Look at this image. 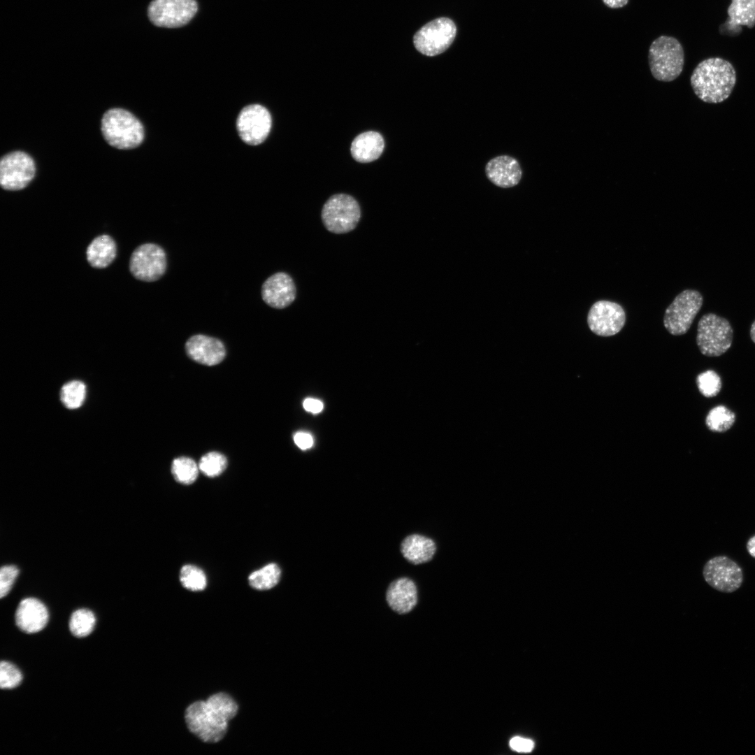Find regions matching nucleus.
I'll return each instance as SVG.
<instances>
[{"label":"nucleus","instance_id":"1","mask_svg":"<svg viewBox=\"0 0 755 755\" xmlns=\"http://www.w3.org/2000/svg\"><path fill=\"white\" fill-rule=\"evenodd\" d=\"M238 706L226 693L210 696L206 700L189 705L185 713L189 731L204 742L220 741L228 728V723L237 714Z\"/></svg>","mask_w":755,"mask_h":755},{"label":"nucleus","instance_id":"2","mask_svg":"<svg viewBox=\"0 0 755 755\" xmlns=\"http://www.w3.org/2000/svg\"><path fill=\"white\" fill-rule=\"evenodd\" d=\"M690 82L694 93L700 100L718 103L728 99L731 94L736 82V72L728 61L711 57L696 66Z\"/></svg>","mask_w":755,"mask_h":755},{"label":"nucleus","instance_id":"3","mask_svg":"<svg viewBox=\"0 0 755 755\" xmlns=\"http://www.w3.org/2000/svg\"><path fill=\"white\" fill-rule=\"evenodd\" d=\"M101 131L110 145L121 150L136 148L144 139L141 122L122 108H111L103 114Z\"/></svg>","mask_w":755,"mask_h":755},{"label":"nucleus","instance_id":"4","mask_svg":"<svg viewBox=\"0 0 755 755\" xmlns=\"http://www.w3.org/2000/svg\"><path fill=\"white\" fill-rule=\"evenodd\" d=\"M649 65L653 77L663 82H670L682 73L684 66V50L675 38L661 36L655 39L649 49Z\"/></svg>","mask_w":755,"mask_h":755},{"label":"nucleus","instance_id":"5","mask_svg":"<svg viewBox=\"0 0 755 755\" xmlns=\"http://www.w3.org/2000/svg\"><path fill=\"white\" fill-rule=\"evenodd\" d=\"M733 333V329L726 319L708 313L698 322L697 345L703 355L719 357L731 347Z\"/></svg>","mask_w":755,"mask_h":755},{"label":"nucleus","instance_id":"6","mask_svg":"<svg viewBox=\"0 0 755 755\" xmlns=\"http://www.w3.org/2000/svg\"><path fill=\"white\" fill-rule=\"evenodd\" d=\"M321 216L324 226L329 231L336 234L346 233L357 226L361 218V209L354 198L338 194L326 201Z\"/></svg>","mask_w":755,"mask_h":755},{"label":"nucleus","instance_id":"7","mask_svg":"<svg viewBox=\"0 0 755 755\" xmlns=\"http://www.w3.org/2000/svg\"><path fill=\"white\" fill-rule=\"evenodd\" d=\"M703 305V296L696 290L680 293L667 308L663 317L666 330L674 336L686 333Z\"/></svg>","mask_w":755,"mask_h":755},{"label":"nucleus","instance_id":"8","mask_svg":"<svg viewBox=\"0 0 755 755\" xmlns=\"http://www.w3.org/2000/svg\"><path fill=\"white\" fill-rule=\"evenodd\" d=\"M456 29L447 17L437 18L423 26L414 36L416 49L426 56H436L445 52L453 42Z\"/></svg>","mask_w":755,"mask_h":755},{"label":"nucleus","instance_id":"9","mask_svg":"<svg viewBox=\"0 0 755 755\" xmlns=\"http://www.w3.org/2000/svg\"><path fill=\"white\" fill-rule=\"evenodd\" d=\"M197 9L195 0H153L148 6V14L154 25L175 28L187 24Z\"/></svg>","mask_w":755,"mask_h":755},{"label":"nucleus","instance_id":"10","mask_svg":"<svg viewBox=\"0 0 755 755\" xmlns=\"http://www.w3.org/2000/svg\"><path fill=\"white\" fill-rule=\"evenodd\" d=\"M167 268L166 254L164 249L154 243H145L131 254L129 269L138 280L154 282L159 280Z\"/></svg>","mask_w":755,"mask_h":755},{"label":"nucleus","instance_id":"11","mask_svg":"<svg viewBox=\"0 0 755 755\" xmlns=\"http://www.w3.org/2000/svg\"><path fill=\"white\" fill-rule=\"evenodd\" d=\"M33 159L22 151L10 152L0 161V184L6 190H20L26 187L35 175Z\"/></svg>","mask_w":755,"mask_h":755},{"label":"nucleus","instance_id":"12","mask_svg":"<svg viewBox=\"0 0 755 755\" xmlns=\"http://www.w3.org/2000/svg\"><path fill=\"white\" fill-rule=\"evenodd\" d=\"M705 582L714 589L731 593L738 589L743 582L740 566L726 556H717L708 560L703 570Z\"/></svg>","mask_w":755,"mask_h":755},{"label":"nucleus","instance_id":"13","mask_svg":"<svg viewBox=\"0 0 755 755\" xmlns=\"http://www.w3.org/2000/svg\"><path fill=\"white\" fill-rule=\"evenodd\" d=\"M272 124L268 110L259 104L245 107L239 113L236 127L241 139L249 145L261 143L268 136Z\"/></svg>","mask_w":755,"mask_h":755},{"label":"nucleus","instance_id":"14","mask_svg":"<svg viewBox=\"0 0 755 755\" xmlns=\"http://www.w3.org/2000/svg\"><path fill=\"white\" fill-rule=\"evenodd\" d=\"M626 322V314L618 303L601 300L589 310L587 323L590 330L600 336H612L619 333Z\"/></svg>","mask_w":755,"mask_h":755},{"label":"nucleus","instance_id":"15","mask_svg":"<svg viewBox=\"0 0 755 755\" xmlns=\"http://www.w3.org/2000/svg\"><path fill=\"white\" fill-rule=\"evenodd\" d=\"M296 288L292 277L285 272H278L268 278L261 287V297L269 306L283 309L292 303Z\"/></svg>","mask_w":755,"mask_h":755},{"label":"nucleus","instance_id":"16","mask_svg":"<svg viewBox=\"0 0 755 755\" xmlns=\"http://www.w3.org/2000/svg\"><path fill=\"white\" fill-rule=\"evenodd\" d=\"M185 350L192 359L207 366L220 363L226 354L224 345L221 340L202 334L190 337L186 342Z\"/></svg>","mask_w":755,"mask_h":755},{"label":"nucleus","instance_id":"17","mask_svg":"<svg viewBox=\"0 0 755 755\" xmlns=\"http://www.w3.org/2000/svg\"><path fill=\"white\" fill-rule=\"evenodd\" d=\"M48 617V609L41 601L35 598H27L22 600L17 606L15 622L22 631L34 633L45 628Z\"/></svg>","mask_w":755,"mask_h":755},{"label":"nucleus","instance_id":"18","mask_svg":"<svg viewBox=\"0 0 755 755\" xmlns=\"http://www.w3.org/2000/svg\"><path fill=\"white\" fill-rule=\"evenodd\" d=\"M485 172L493 184L503 188L515 186L522 175L517 160L508 155L496 157L489 160L486 165Z\"/></svg>","mask_w":755,"mask_h":755},{"label":"nucleus","instance_id":"19","mask_svg":"<svg viewBox=\"0 0 755 755\" xmlns=\"http://www.w3.org/2000/svg\"><path fill=\"white\" fill-rule=\"evenodd\" d=\"M728 19L720 26L723 34L734 36L742 31V26H755V0H731L727 9Z\"/></svg>","mask_w":755,"mask_h":755},{"label":"nucleus","instance_id":"20","mask_svg":"<svg viewBox=\"0 0 755 755\" xmlns=\"http://www.w3.org/2000/svg\"><path fill=\"white\" fill-rule=\"evenodd\" d=\"M389 606L398 614L411 611L417 603V589L412 580L399 578L390 584L387 594Z\"/></svg>","mask_w":755,"mask_h":755},{"label":"nucleus","instance_id":"21","mask_svg":"<svg viewBox=\"0 0 755 755\" xmlns=\"http://www.w3.org/2000/svg\"><path fill=\"white\" fill-rule=\"evenodd\" d=\"M401 551L410 563L418 565L430 561L436 552V542L419 534L407 536L402 542Z\"/></svg>","mask_w":755,"mask_h":755},{"label":"nucleus","instance_id":"22","mask_svg":"<svg viewBox=\"0 0 755 755\" xmlns=\"http://www.w3.org/2000/svg\"><path fill=\"white\" fill-rule=\"evenodd\" d=\"M384 148V142L381 134L369 131L360 134L354 139L350 151L355 160L368 163L379 158Z\"/></svg>","mask_w":755,"mask_h":755},{"label":"nucleus","instance_id":"23","mask_svg":"<svg viewBox=\"0 0 755 755\" xmlns=\"http://www.w3.org/2000/svg\"><path fill=\"white\" fill-rule=\"evenodd\" d=\"M87 259L94 268H103L115 259L117 247L114 240L108 235L95 238L87 249Z\"/></svg>","mask_w":755,"mask_h":755},{"label":"nucleus","instance_id":"24","mask_svg":"<svg viewBox=\"0 0 755 755\" xmlns=\"http://www.w3.org/2000/svg\"><path fill=\"white\" fill-rule=\"evenodd\" d=\"M281 570L275 563H268L261 568L252 573L248 581L250 585L257 590H268L278 584L280 581Z\"/></svg>","mask_w":755,"mask_h":755},{"label":"nucleus","instance_id":"25","mask_svg":"<svg viewBox=\"0 0 755 755\" xmlns=\"http://www.w3.org/2000/svg\"><path fill=\"white\" fill-rule=\"evenodd\" d=\"M735 421L733 412L724 405L711 409L705 418V424L712 431L723 433L730 429Z\"/></svg>","mask_w":755,"mask_h":755},{"label":"nucleus","instance_id":"26","mask_svg":"<svg viewBox=\"0 0 755 755\" xmlns=\"http://www.w3.org/2000/svg\"><path fill=\"white\" fill-rule=\"evenodd\" d=\"M96 618L94 613L87 609L76 610L69 620V629L71 633L78 638L89 635L94 630Z\"/></svg>","mask_w":755,"mask_h":755},{"label":"nucleus","instance_id":"27","mask_svg":"<svg viewBox=\"0 0 755 755\" xmlns=\"http://www.w3.org/2000/svg\"><path fill=\"white\" fill-rule=\"evenodd\" d=\"M199 470V465L193 459L185 456L174 459L171 466L175 480L183 484L193 483L198 477Z\"/></svg>","mask_w":755,"mask_h":755},{"label":"nucleus","instance_id":"28","mask_svg":"<svg viewBox=\"0 0 755 755\" xmlns=\"http://www.w3.org/2000/svg\"><path fill=\"white\" fill-rule=\"evenodd\" d=\"M85 394L86 387L85 384L78 380H73L62 387L61 400L66 408L76 409L83 403Z\"/></svg>","mask_w":755,"mask_h":755},{"label":"nucleus","instance_id":"29","mask_svg":"<svg viewBox=\"0 0 755 755\" xmlns=\"http://www.w3.org/2000/svg\"><path fill=\"white\" fill-rule=\"evenodd\" d=\"M180 580L185 588L192 591H202L207 584L206 577L203 571L193 565H185L181 568Z\"/></svg>","mask_w":755,"mask_h":755},{"label":"nucleus","instance_id":"30","mask_svg":"<svg viewBox=\"0 0 755 755\" xmlns=\"http://www.w3.org/2000/svg\"><path fill=\"white\" fill-rule=\"evenodd\" d=\"M226 466L227 460L224 455L220 452H211L201 457L199 468L206 476L213 477L222 474Z\"/></svg>","mask_w":755,"mask_h":755},{"label":"nucleus","instance_id":"31","mask_svg":"<svg viewBox=\"0 0 755 755\" xmlns=\"http://www.w3.org/2000/svg\"><path fill=\"white\" fill-rule=\"evenodd\" d=\"M699 391L705 397L716 396L721 389V380L719 375L712 370L700 373L696 378Z\"/></svg>","mask_w":755,"mask_h":755},{"label":"nucleus","instance_id":"32","mask_svg":"<svg viewBox=\"0 0 755 755\" xmlns=\"http://www.w3.org/2000/svg\"><path fill=\"white\" fill-rule=\"evenodd\" d=\"M22 675L13 664L1 661L0 664V686L2 689H13L22 682Z\"/></svg>","mask_w":755,"mask_h":755},{"label":"nucleus","instance_id":"33","mask_svg":"<svg viewBox=\"0 0 755 755\" xmlns=\"http://www.w3.org/2000/svg\"><path fill=\"white\" fill-rule=\"evenodd\" d=\"M19 573L18 568L12 565L4 566L0 570V596L4 597L10 590Z\"/></svg>","mask_w":755,"mask_h":755},{"label":"nucleus","instance_id":"34","mask_svg":"<svg viewBox=\"0 0 755 755\" xmlns=\"http://www.w3.org/2000/svg\"><path fill=\"white\" fill-rule=\"evenodd\" d=\"M509 744L511 749L517 752H531L534 747L533 740L519 736L512 738Z\"/></svg>","mask_w":755,"mask_h":755},{"label":"nucleus","instance_id":"35","mask_svg":"<svg viewBox=\"0 0 755 755\" xmlns=\"http://www.w3.org/2000/svg\"><path fill=\"white\" fill-rule=\"evenodd\" d=\"M295 444L301 450L310 448L313 445L312 436L306 432H297L294 436Z\"/></svg>","mask_w":755,"mask_h":755},{"label":"nucleus","instance_id":"36","mask_svg":"<svg viewBox=\"0 0 755 755\" xmlns=\"http://www.w3.org/2000/svg\"><path fill=\"white\" fill-rule=\"evenodd\" d=\"M303 405L305 410L315 414L320 412L324 407L321 401L312 398L305 399Z\"/></svg>","mask_w":755,"mask_h":755},{"label":"nucleus","instance_id":"37","mask_svg":"<svg viewBox=\"0 0 755 755\" xmlns=\"http://www.w3.org/2000/svg\"><path fill=\"white\" fill-rule=\"evenodd\" d=\"M628 0H603L605 6L611 8L624 7L628 3Z\"/></svg>","mask_w":755,"mask_h":755},{"label":"nucleus","instance_id":"38","mask_svg":"<svg viewBox=\"0 0 755 755\" xmlns=\"http://www.w3.org/2000/svg\"><path fill=\"white\" fill-rule=\"evenodd\" d=\"M747 549L749 554L755 558V535L752 537L747 543Z\"/></svg>","mask_w":755,"mask_h":755},{"label":"nucleus","instance_id":"39","mask_svg":"<svg viewBox=\"0 0 755 755\" xmlns=\"http://www.w3.org/2000/svg\"><path fill=\"white\" fill-rule=\"evenodd\" d=\"M750 337L752 341L755 343V321L752 323L750 328Z\"/></svg>","mask_w":755,"mask_h":755}]
</instances>
